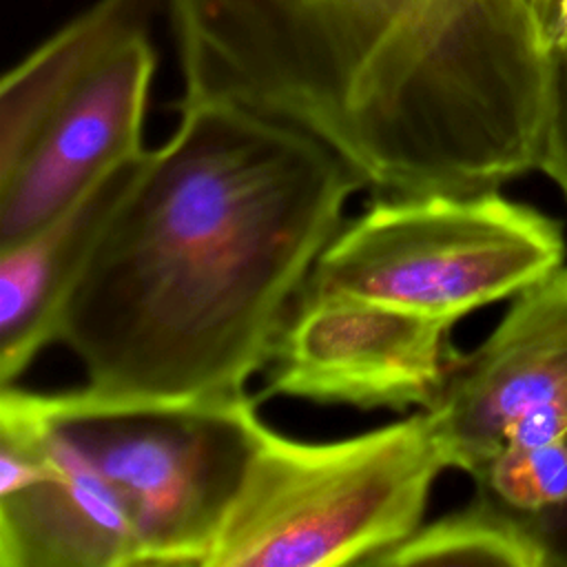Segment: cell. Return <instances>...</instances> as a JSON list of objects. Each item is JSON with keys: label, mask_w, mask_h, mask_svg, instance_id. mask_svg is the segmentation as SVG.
I'll list each match as a JSON object with an SVG mask.
<instances>
[{"label": "cell", "mask_w": 567, "mask_h": 567, "mask_svg": "<svg viewBox=\"0 0 567 567\" xmlns=\"http://www.w3.org/2000/svg\"><path fill=\"white\" fill-rule=\"evenodd\" d=\"M184 100L288 124L377 195L536 171L554 51L532 0H168Z\"/></svg>", "instance_id": "7a4b0ae2"}, {"label": "cell", "mask_w": 567, "mask_h": 567, "mask_svg": "<svg viewBox=\"0 0 567 567\" xmlns=\"http://www.w3.org/2000/svg\"><path fill=\"white\" fill-rule=\"evenodd\" d=\"M476 492L520 514L567 505V439L509 443L470 474Z\"/></svg>", "instance_id": "7c38bea8"}, {"label": "cell", "mask_w": 567, "mask_h": 567, "mask_svg": "<svg viewBox=\"0 0 567 567\" xmlns=\"http://www.w3.org/2000/svg\"><path fill=\"white\" fill-rule=\"evenodd\" d=\"M447 467L430 410L321 443L261 421L204 567L370 565L425 520Z\"/></svg>", "instance_id": "3957f363"}, {"label": "cell", "mask_w": 567, "mask_h": 567, "mask_svg": "<svg viewBox=\"0 0 567 567\" xmlns=\"http://www.w3.org/2000/svg\"><path fill=\"white\" fill-rule=\"evenodd\" d=\"M0 567H142L115 494L16 385H0Z\"/></svg>", "instance_id": "ba28073f"}, {"label": "cell", "mask_w": 567, "mask_h": 567, "mask_svg": "<svg viewBox=\"0 0 567 567\" xmlns=\"http://www.w3.org/2000/svg\"><path fill=\"white\" fill-rule=\"evenodd\" d=\"M536 171H543L567 197V55H556L554 62Z\"/></svg>", "instance_id": "4fadbf2b"}, {"label": "cell", "mask_w": 567, "mask_h": 567, "mask_svg": "<svg viewBox=\"0 0 567 567\" xmlns=\"http://www.w3.org/2000/svg\"><path fill=\"white\" fill-rule=\"evenodd\" d=\"M547 2L549 0H534V4H536V11H538V16L545 20V13H547Z\"/></svg>", "instance_id": "2e32d148"}, {"label": "cell", "mask_w": 567, "mask_h": 567, "mask_svg": "<svg viewBox=\"0 0 567 567\" xmlns=\"http://www.w3.org/2000/svg\"><path fill=\"white\" fill-rule=\"evenodd\" d=\"M545 33L554 53H567V0H549L545 13Z\"/></svg>", "instance_id": "9a60e30c"}, {"label": "cell", "mask_w": 567, "mask_h": 567, "mask_svg": "<svg viewBox=\"0 0 567 567\" xmlns=\"http://www.w3.org/2000/svg\"><path fill=\"white\" fill-rule=\"evenodd\" d=\"M512 299L489 337L456 354L430 408L450 467L467 474L509 443L567 439V268Z\"/></svg>", "instance_id": "52a82bcc"}, {"label": "cell", "mask_w": 567, "mask_h": 567, "mask_svg": "<svg viewBox=\"0 0 567 567\" xmlns=\"http://www.w3.org/2000/svg\"><path fill=\"white\" fill-rule=\"evenodd\" d=\"M370 565L547 567V556L518 514L476 492L461 509L423 520L408 538L379 554Z\"/></svg>", "instance_id": "8fae6325"}, {"label": "cell", "mask_w": 567, "mask_h": 567, "mask_svg": "<svg viewBox=\"0 0 567 567\" xmlns=\"http://www.w3.org/2000/svg\"><path fill=\"white\" fill-rule=\"evenodd\" d=\"M153 29L104 51L53 109L16 173L0 182V246L71 206L106 171L140 157L157 53Z\"/></svg>", "instance_id": "9c48e42d"}, {"label": "cell", "mask_w": 567, "mask_h": 567, "mask_svg": "<svg viewBox=\"0 0 567 567\" xmlns=\"http://www.w3.org/2000/svg\"><path fill=\"white\" fill-rule=\"evenodd\" d=\"M452 323L374 299L303 288L270 352L257 399L359 410H430L456 359Z\"/></svg>", "instance_id": "8992f818"}, {"label": "cell", "mask_w": 567, "mask_h": 567, "mask_svg": "<svg viewBox=\"0 0 567 567\" xmlns=\"http://www.w3.org/2000/svg\"><path fill=\"white\" fill-rule=\"evenodd\" d=\"M359 175L315 137L217 100H179L144 151L62 308L86 390L228 401L270 359Z\"/></svg>", "instance_id": "6da1fadb"}, {"label": "cell", "mask_w": 567, "mask_h": 567, "mask_svg": "<svg viewBox=\"0 0 567 567\" xmlns=\"http://www.w3.org/2000/svg\"><path fill=\"white\" fill-rule=\"evenodd\" d=\"M560 224L498 190L377 195L319 255L308 290L346 292L447 323L563 266Z\"/></svg>", "instance_id": "277c9868"}, {"label": "cell", "mask_w": 567, "mask_h": 567, "mask_svg": "<svg viewBox=\"0 0 567 567\" xmlns=\"http://www.w3.org/2000/svg\"><path fill=\"white\" fill-rule=\"evenodd\" d=\"M520 518L534 538L543 545L547 567H567V505Z\"/></svg>", "instance_id": "5bb4252c"}, {"label": "cell", "mask_w": 567, "mask_h": 567, "mask_svg": "<svg viewBox=\"0 0 567 567\" xmlns=\"http://www.w3.org/2000/svg\"><path fill=\"white\" fill-rule=\"evenodd\" d=\"M137 159L106 171L62 213L0 246V385H13L58 341L73 281Z\"/></svg>", "instance_id": "30bf717a"}, {"label": "cell", "mask_w": 567, "mask_h": 567, "mask_svg": "<svg viewBox=\"0 0 567 567\" xmlns=\"http://www.w3.org/2000/svg\"><path fill=\"white\" fill-rule=\"evenodd\" d=\"M558 55H567V53H558Z\"/></svg>", "instance_id": "e0dca14e"}, {"label": "cell", "mask_w": 567, "mask_h": 567, "mask_svg": "<svg viewBox=\"0 0 567 567\" xmlns=\"http://www.w3.org/2000/svg\"><path fill=\"white\" fill-rule=\"evenodd\" d=\"M29 394L124 507L142 567H204L255 445L257 396L124 401L86 388Z\"/></svg>", "instance_id": "5b68a950"}]
</instances>
